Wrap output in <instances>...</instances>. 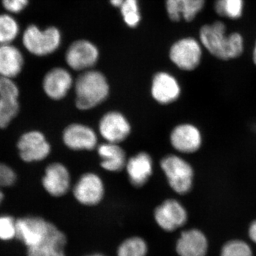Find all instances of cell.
Instances as JSON below:
<instances>
[{
  "label": "cell",
  "instance_id": "cell-1",
  "mask_svg": "<svg viewBox=\"0 0 256 256\" xmlns=\"http://www.w3.org/2000/svg\"><path fill=\"white\" fill-rule=\"evenodd\" d=\"M18 238L26 256H66V234L54 224L40 216L16 218Z\"/></svg>",
  "mask_w": 256,
  "mask_h": 256
},
{
  "label": "cell",
  "instance_id": "cell-2",
  "mask_svg": "<svg viewBox=\"0 0 256 256\" xmlns=\"http://www.w3.org/2000/svg\"><path fill=\"white\" fill-rule=\"evenodd\" d=\"M226 26L222 22L204 25L200 30V40L210 54L222 60L238 58L244 52V40L240 34L226 35Z\"/></svg>",
  "mask_w": 256,
  "mask_h": 256
},
{
  "label": "cell",
  "instance_id": "cell-3",
  "mask_svg": "<svg viewBox=\"0 0 256 256\" xmlns=\"http://www.w3.org/2000/svg\"><path fill=\"white\" fill-rule=\"evenodd\" d=\"M76 106L79 110L94 108L108 97L110 86L105 76L98 70H88L75 82Z\"/></svg>",
  "mask_w": 256,
  "mask_h": 256
},
{
  "label": "cell",
  "instance_id": "cell-4",
  "mask_svg": "<svg viewBox=\"0 0 256 256\" xmlns=\"http://www.w3.org/2000/svg\"><path fill=\"white\" fill-rule=\"evenodd\" d=\"M21 43L24 50L36 57H44L58 50L62 43V34L56 26L40 28L35 24H30L23 28Z\"/></svg>",
  "mask_w": 256,
  "mask_h": 256
},
{
  "label": "cell",
  "instance_id": "cell-5",
  "mask_svg": "<svg viewBox=\"0 0 256 256\" xmlns=\"http://www.w3.org/2000/svg\"><path fill=\"white\" fill-rule=\"evenodd\" d=\"M160 166L173 191L180 195L191 191L194 172L188 161L176 154H168L162 159Z\"/></svg>",
  "mask_w": 256,
  "mask_h": 256
},
{
  "label": "cell",
  "instance_id": "cell-6",
  "mask_svg": "<svg viewBox=\"0 0 256 256\" xmlns=\"http://www.w3.org/2000/svg\"><path fill=\"white\" fill-rule=\"evenodd\" d=\"M18 156L26 163L38 162L48 158L52 146L46 136L40 130L24 132L16 143Z\"/></svg>",
  "mask_w": 256,
  "mask_h": 256
},
{
  "label": "cell",
  "instance_id": "cell-7",
  "mask_svg": "<svg viewBox=\"0 0 256 256\" xmlns=\"http://www.w3.org/2000/svg\"><path fill=\"white\" fill-rule=\"evenodd\" d=\"M154 220L160 228L168 233H172L186 224L188 210L178 200L168 198L156 207L154 210Z\"/></svg>",
  "mask_w": 256,
  "mask_h": 256
},
{
  "label": "cell",
  "instance_id": "cell-8",
  "mask_svg": "<svg viewBox=\"0 0 256 256\" xmlns=\"http://www.w3.org/2000/svg\"><path fill=\"white\" fill-rule=\"evenodd\" d=\"M73 195L76 200L84 206H97L105 195V186L102 178L95 173L82 174L74 185Z\"/></svg>",
  "mask_w": 256,
  "mask_h": 256
},
{
  "label": "cell",
  "instance_id": "cell-9",
  "mask_svg": "<svg viewBox=\"0 0 256 256\" xmlns=\"http://www.w3.org/2000/svg\"><path fill=\"white\" fill-rule=\"evenodd\" d=\"M201 46L195 38H185L178 40L170 48V58L184 70H194L201 62Z\"/></svg>",
  "mask_w": 256,
  "mask_h": 256
},
{
  "label": "cell",
  "instance_id": "cell-10",
  "mask_svg": "<svg viewBox=\"0 0 256 256\" xmlns=\"http://www.w3.org/2000/svg\"><path fill=\"white\" fill-rule=\"evenodd\" d=\"M99 52L95 45L86 40L74 42L66 53V64L75 70H88L92 68L98 60Z\"/></svg>",
  "mask_w": 256,
  "mask_h": 256
},
{
  "label": "cell",
  "instance_id": "cell-11",
  "mask_svg": "<svg viewBox=\"0 0 256 256\" xmlns=\"http://www.w3.org/2000/svg\"><path fill=\"white\" fill-rule=\"evenodd\" d=\"M99 132L108 142H124L131 132V126L124 114L118 111H110L99 122Z\"/></svg>",
  "mask_w": 256,
  "mask_h": 256
},
{
  "label": "cell",
  "instance_id": "cell-12",
  "mask_svg": "<svg viewBox=\"0 0 256 256\" xmlns=\"http://www.w3.org/2000/svg\"><path fill=\"white\" fill-rule=\"evenodd\" d=\"M70 175L65 165L60 162L48 164L42 178L44 190L50 196L58 198L68 193L70 188Z\"/></svg>",
  "mask_w": 256,
  "mask_h": 256
},
{
  "label": "cell",
  "instance_id": "cell-13",
  "mask_svg": "<svg viewBox=\"0 0 256 256\" xmlns=\"http://www.w3.org/2000/svg\"><path fill=\"white\" fill-rule=\"evenodd\" d=\"M170 143L180 153L192 154L201 148L202 136L198 128L194 124H178L172 130Z\"/></svg>",
  "mask_w": 256,
  "mask_h": 256
},
{
  "label": "cell",
  "instance_id": "cell-14",
  "mask_svg": "<svg viewBox=\"0 0 256 256\" xmlns=\"http://www.w3.org/2000/svg\"><path fill=\"white\" fill-rule=\"evenodd\" d=\"M72 76L66 69L55 67L48 70L42 80V88L47 97L53 100H60L67 96L73 86Z\"/></svg>",
  "mask_w": 256,
  "mask_h": 256
},
{
  "label": "cell",
  "instance_id": "cell-15",
  "mask_svg": "<svg viewBox=\"0 0 256 256\" xmlns=\"http://www.w3.org/2000/svg\"><path fill=\"white\" fill-rule=\"evenodd\" d=\"M63 141L72 150H92L97 146L98 138L92 128L85 124H73L64 129Z\"/></svg>",
  "mask_w": 256,
  "mask_h": 256
},
{
  "label": "cell",
  "instance_id": "cell-16",
  "mask_svg": "<svg viewBox=\"0 0 256 256\" xmlns=\"http://www.w3.org/2000/svg\"><path fill=\"white\" fill-rule=\"evenodd\" d=\"M151 94L158 104L168 105L180 98L181 87L172 75L166 72H159L153 77Z\"/></svg>",
  "mask_w": 256,
  "mask_h": 256
},
{
  "label": "cell",
  "instance_id": "cell-17",
  "mask_svg": "<svg viewBox=\"0 0 256 256\" xmlns=\"http://www.w3.org/2000/svg\"><path fill=\"white\" fill-rule=\"evenodd\" d=\"M208 250V238L197 228L184 230L175 245V250L178 256H206Z\"/></svg>",
  "mask_w": 256,
  "mask_h": 256
},
{
  "label": "cell",
  "instance_id": "cell-18",
  "mask_svg": "<svg viewBox=\"0 0 256 256\" xmlns=\"http://www.w3.org/2000/svg\"><path fill=\"white\" fill-rule=\"evenodd\" d=\"M25 66L23 50L14 44L0 45V76L15 79Z\"/></svg>",
  "mask_w": 256,
  "mask_h": 256
},
{
  "label": "cell",
  "instance_id": "cell-19",
  "mask_svg": "<svg viewBox=\"0 0 256 256\" xmlns=\"http://www.w3.org/2000/svg\"><path fill=\"white\" fill-rule=\"evenodd\" d=\"M126 169L131 184L136 188H142L152 175V159L149 153L140 152L128 160Z\"/></svg>",
  "mask_w": 256,
  "mask_h": 256
},
{
  "label": "cell",
  "instance_id": "cell-20",
  "mask_svg": "<svg viewBox=\"0 0 256 256\" xmlns=\"http://www.w3.org/2000/svg\"><path fill=\"white\" fill-rule=\"evenodd\" d=\"M98 154L100 158V166L106 171L118 172L126 168V153L119 144L104 143L98 146Z\"/></svg>",
  "mask_w": 256,
  "mask_h": 256
},
{
  "label": "cell",
  "instance_id": "cell-21",
  "mask_svg": "<svg viewBox=\"0 0 256 256\" xmlns=\"http://www.w3.org/2000/svg\"><path fill=\"white\" fill-rule=\"evenodd\" d=\"M166 12L170 20L178 22L182 18L191 22L205 4V0H166Z\"/></svg>",
  "mask_w": 256,
  "mask_h": 256
},
{
  "label": "cell",
  "instance_id": "cell-22",
  "mask_svg": "<svg viewBox=\"0 0 256 256\" xmlns=\"http://www.w3.org/2000/svg\"><path fill=\"white\" fill-rule=\"evenodd\" d=\"M22 30L16 16L5 12L0 13V45L14 44Z\"/></svg>",
  "mask_w": 256,
  "mask_h": 256
},
{
  "label": "cell",
  "instance_id": "cell-23",
  "mask_svg": "<svg viewBox=\"0 0 256 256\" xmlns=\"http://www.w3.org/2000/svg\"><path fill=\"white\" fill-rule=\"evenodd\" d=\"M20 110L18 98L0 94V129H5L18 117Z\"/></svg>",
  "mask_w": 256,
  "mask_h": 256
},
{
  "label": "cell",
  "instance_id": "cell-24",
  "mask_svg": "<svg viewBox=\"0 0 256 256\" xmlns=\"http://www.w3.org/2000/svg\"><path fill=\"white\" fill-rule=\"evenodd\" d=\"M149 246L146 239L134 236L124 239L119 244L116 254L117 256H146Z\"/></svg>",
  "mask_w": 256,
  "mask_h": 256
},
{
  "label": "cell",
  "instance_id": "cell-25",
  "mask_svg": "<svg viewBox=\"0 0 256 256\" xmlns=\"http://www.w3.org/2000/svg\"><path fill=\"white\" fill-rule=\"evenodd\" d=\"M214 8L220 16L236 20L242 16L244 0H216Z\"/></svg>",
  "mask_w": 256,
  "mask_h": 256
},
{
  "label": "cell",
  "instance_id": "cell-26",
  "mask_svg": "<svg viewBox=\"0 0 256 256\" xmlns=\"http://www.w3.org/2000/svg\"><path fill=\"white\" fill-rule=\"evenodd\" d=\"M18 238L16 218L8 214H0V242H10Z\"/></svg>",
  "mask_w": 256,
  "mask_h": 256
},
{
  "label": "cell",
  "instance_id": "cell-27",
  "mask_svg": "<svg viewBox=\"0 0 256 256\" xmlns=\"http://www.w3.org/2000/svg\"><path fill=\"white\" fill-rule=\"evenodd\" d=\"M220 256H254L252 247L242 240H232L226 242Z\"/></svg>",
  "mask_w": 256,
  "mask_h": 256
},
{
  "label": "cell",
  "instance_id": "cell-28",
  "mask_svg": "<svg viewBox=\"0 0 256 256\" xmlns=\"http://www.w3.org/2000/svg\"><path fill=\"white\" fill-rule=\"evenodd\" d=\"M120 11L128 26L130 28L138 26L141 20L138 0H124V4L120 6Z\"/></svg>",
  "mask_w": 256,
  "mask_h": 256
},
{
  "label": "cell",
  "instance_id": "cell-29",
  "mask_svg": "<svg viewBox=\"0 0 256 256\" xmlns=\"http://www.w3.org/2000/svg\"><path fill=\"white\" fill-rule=\"evenodd\" d=\"M0 4L5 12L18 16L28 10L30 0H0Z\"/></svg>",
  "mask_w": 256,
  "mask_h": 256
},
{
  "label": "cell",
  "instance_id": "cell-30",
  "mask_svg": "<svg viewBox=\"0 0 256 256\" xmlns=\"http://www.w3.org/2000/svg\"><path fill=\"white\" fill-rule=\"evenodd\" d=\"M18 180L15 170L5 163L0 162V188H9L14 186Z\"/></svg>",
  "mask_w": 256,
  "mask_h": 256
},
{
  "label": "cell",
  "instance_id": "cell-31",
  "mask_svg": "<svg viewBox=\"0 0 256 256\" xmlns=\"http://www.w3.org/2000/svg\"><path fill=\"white\" fill-rule=\"evenodd\" d=\"M248 236L250 240L256 244V220H254L249 226Z\"/></svg>",
  "mask_w": 256,
  "mask_h": 256
},
{
  "label": "cell",
  "instance_id": "cell-32",
  "mask_svg": "<svg viewBox=\"0 0 256 256\" xmlns=\"http://www.w3.org/2000/svg\"><path fill=\"white\" fill-rule=\"evenodd\" d=\"M110 2L112 6L120 8V6L124 4V0H110Z\"/></svg>",
  "mask_w": 256,
  "mask_h": 256
},
{
  "label": "cell",
  "instance_id": "cell-33",
  "mask_svg": "<svg viewBox=\"0 0 256 256\" xmlns=\"http://www.w3.org/2000/svg\"><path fill=\"white\" fill-rule=\"evenodd\" d=\"M4 193L3 192L2 188H0V206L2 204L3 202L4 201Z\"/></svg>",
  "mask_w": 256,
  "mask_h": 256
},
{
  "label": "cell",
  "instance_id": "cell-34",
  "mask_svg": "<svg viewBox=\"0 0 256 256\" xmlns=\"http://www.w3.org/2000/svg\"><path fill=\"white\" fill-rule=\"evenodd\" d=\"M252 60H254V64L256 65V43L254 50V54H252Z\"/></svg>",
  "mask_w": 256,
  "mask_h": 256
},
{
  "label": "cell",
  "instance_id": "cell-35",
  "mask_svg": "<svg viewBox=\"0 0 256 256\" xmlns=\"http://www.w3.org/2000/svg\"><path fill=\"white\" fill-rule=\"evenodd\" d=\"M84 256H106L102 254H98V252H96V254H89V255Z\"/></svg>",
  "mask_w": 256,
  "mask_h": 256
}]
</instances>
